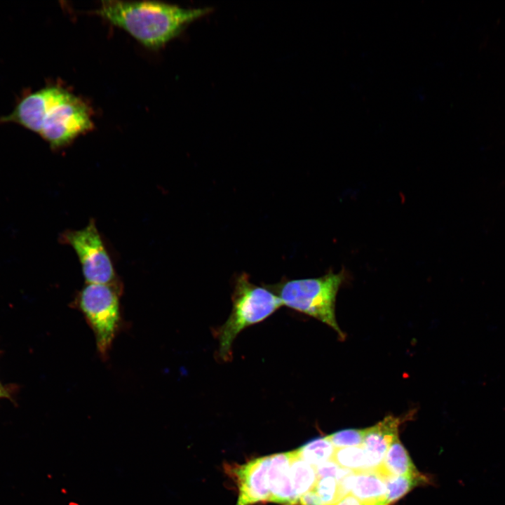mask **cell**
Segmentation results:
<instances>
[{"instance_id":"cell-17","label":"cell","mask_w":505,"mask_h":505,"mask_svg":"<svg viewBox=\"0 0 505 505\" xmlns=\"http://www.w3.org/2000/svg\"><path fill=\"white\" fill-rule=\"evenodd\" d=\"M365 429H346L337 431L328 436L335 449L361 446Z\"/></svg>"},{"instance_id":"cell-20","label":"cell","mask_w":505,"mask_h":505,"mask_svg":"<svg viewBox=\"0 0 505 505\" xmlns=\"http://www.w3.org/2000/svg\"><path fill=\"white\" fill-rule=\"evenodd\" d=\"M1 398L11 399L12 397L9 389L0 382V399Z\"/></svg>"},{"instance_id":"cell-5","label":"cell","mask_w":505,"mask_h":505,"mask_svg":"<svg viewBox=\"0 0 505 505\" xmlns=\"http://www.w3.org/2000/svg\"><path fill=\"white\" fill-rule=\"evenodd\" d=\"M120 292L119 285L86 284L74 302L93 332L102 359L107 358L121 326Z\"/></svg>"},{"instance_id":"cell-7","label":"cell","mask_w":505,"mask_h":505,"mask_svg":"<svg viewBox=\"0 0 505 505\" xmlns=\"http://www.w3.org/2000/svg\"><path fill=\"white\" fill-rule=\"evenodd\" d=\"M270 456L257 457L231 469L238 497L236 505H254L269 501L268 471Z\"/></svg>"},{"instance_id":"cell-8","label":"cell","mask_w":505,"mask_h":505,"mask_svg":"<svg viewBox=\"0 0 505 505\" xmlns=\"http://www.w3.org/2000/svg\"><path fill=\"white\" fill-rule=\"evenodd\" d=\"M337 482L341 498L350 494L365 505H386L384 478L377 469L351 471Z\"/></svg>"},{"instance_id":"cell-11","label":"cell","mask_w":505,"mask_h":505,"mask_svg":"<svg viewBox=\"0 0 505 505\" xmlns=\"http://www.w3.org/2000/svg\"><path fill=\"white\" fill-rule=\"evenodd\" d=\"M376 469L383 476L420 473L398 438L391 444L381 465Z\"/></svg>"},{"instance_id":"cell-15","label":"cell","mask_w":505,"mask_h":505,"mask_svg":"<svg viewBox=\"0 0 505 505\" xmlns=\"http://www.w3.org/2000/svg\"><path fill=\"white\" fill-rule=\"evenodd\" d=\"M332 460L339 467L354 472L369 470L362 445L335 449Z\"/></svg>"},{"instance_id":"cell-1","label":"cell","mask_w":505,"mask_h":505,"mask_svg":"<svg viewBox=\"0 0 505 505\" xmlns=\"http://www.w3.org/2000/svg\"><path fill=\"white\" fill-rule=\"evenodd\" d=\"M16 114L25 128L41 135L52 148H60L93 128L89 108L79 97L58 86L24 95Z\"/></svg>"},{"instance_id":"cell-16","label":"cell","mask_w":505,"mask_h":505,"mask_svg":"<svg viewBox=\"0 0 505 505\" xmlns=\"http://www.w3.org/2000/svg\"><path fill=\"white\" fill-rule=\"evenodd\" d=\"M312 490L318 494L323 505H332L341 499L338 482L334 477L318 478Z\"/></svg>"},{"instance_id":"cell-3","label":"cell","mask_w":505,"mask_h":505,"mask_svg":"<svg viewBox=\"0 0 505 505\" xmlns=\"http://www.w3.org/2000/svg\"><path fill=\"white\" fill-rule=\"evenodd\" d=\"M231 299L228 318L214 332L219 344L217 355L223 361L231 358L232 344L241 332L264 321L283 306L273 291L254 284L245 273L236 277Z\"/></svg>"},{"instance_id":"cell-13","label":"cell","mask_w":505,"mask_h":505,"mask_svg":"<svg viewBox=\"0 0 505 505\" xmlns=\"http://www.w3.org/2000/svg\"><path fill=\"white\" fill-rule=\"evenodd\" d=\"M297 450L303 460L316 468L332 460L335 448L327 436L312 439Z\"/></svg>"},{"instance_id":"cell-10","label":"cell","mask_w":505,"mask_h":505,"mask_svg":"<svg viewBox=\"0 0 505 505\" xmlns=\"http://www.w3.org/2000/svg\"><path fill=\"white\" fill-rule=\"evenodd\" d=\"M290 460L291 451L270 456L268 471L269 501L283 505L298 504L292 484Z\"/></svg>"},{"instance_id":"cell-2","label":"cell","mask_w":505,"mask_h":505,"mask_svg":"<svg viewBox=\"0 0 505 505\" xmlns=\"http://www.w3.org/2000/svg\"><path fill=\"white\" fill-rule=\"evenodd\" d=\"M210 8H184L156 1H102L95 13L144 46L158 49L175 38Z\"/></svg>"},{"instance_id":"cell-12","label":"cell","mask_w":505,"mask_h":505,"mask_svg":"<svg viewBox=\"0 0 505 505\" xmlns=\"http://www.w3.org/2000/svg\"><path fill=\"white\" fill-rule=\"evenodd\" d=\"M290 476L297 500L314 488L318 479L316 468L303 460L297 449L291 451Z\"/></svg>"},{"instance_id":"cell-9","label":"cell","mask_w":505,"mask_h":505,"mask_svg":"<svg viewBox=\"0 0 505 505\" xmlns=\"http://www.w3.org/2000/svg\"><path fill=\"white\" fill-rule=\"evenodd\" d=\"M403 421L400 417L389 415L365 429L362 447L368 469H376L381 465L389 446L398 438V429Z\"/></svg>"},{"instance_id":"cell-19","label":"cell","mask_w":505,"mask_h":505,"mask_svg":"<svg viewBox=\"0 0 505 505\" xmlns=\"http://www.w3.org/2000/svg\"><path fill=\"white\" fill-rule=\"evenodd\" d=\"M332 505H365L361 501L354 496L349 494L337 501Z\"/></svg>"},{"instance_id":"cell-4","label":"cell","mask_w":505,"mask_h":505,"mask_svg":"<svg viewBox=\"0 0 505 505\" xmlns=\"http://www.w3.org/2000/svg\"><path fill=\"white\" fill-rule=\"evenodd\" d=\"M343 274L330 272L318 278L285 280L267 286L285 305L332 328L343 340L345 335L335 317V302Z\"/></svg>"},{"instance_id":"cell-6","label":"cell","mask_w":505,"mask_h":505,"mask_svg":"<svg viewBox=\"0 0 505 505\" xmlns=\"http://www.w3.org/2000/svg\"><path fill=\"white\" fill-rule=\"evenodd\" d=\"M63 238L78 255L86 284L119 285L110 257L93 221L81 230L67 231Z\"/></svg>"},{"instance_id":"cell-18","label":"cell","mask_w":505,"mask_h":505,"mask_svg":"<svg viewBox=\"0 0 505 505\" xmlns=\"http://www.w3.org/2000/svg\"><path fill=\"white\" fill-rule=\"evenodd\" d=\"M299 505H323V503L318 494L313 490H310L301 496L298 500Z\"/></svg>"},{"instance_id":"cell-14","label":"cell","mask_w":505,"mask_h":505,"mask_svg":"<svg viewBox=\"0 0 505 505\" xmlns=\"http://www.w3.org/2000/svg\"><path fill=\"white\" fill-rule=\"evenodd\" d=\"M384 478L386 494V504L391 505L400 499L412 488L426 482L425 476L421 473L406 476H388Z\"/></svg>"}]
</instances>
